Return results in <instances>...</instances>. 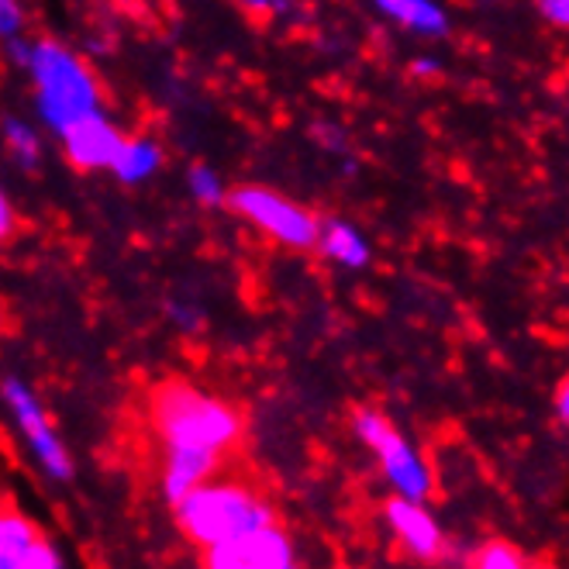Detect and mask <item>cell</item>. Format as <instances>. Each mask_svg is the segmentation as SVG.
Returning <instances> with one entry per match:
<instances>
[{"label": "cell", "instance_id": "cell-9", "mask_svg": "<svg viewBox=\"0 0 569 569\" xmlns=\"http://www.w3.org/2000/svg\"><path fill=\"white\" fill-rule=\"evenodd\" d=\"M4 397H8V405L14 408V415H18V421H21V428L28 435V442H31V449L39 452L46 470L52 477H59V480H70V473H73L70 456H66V449L56 439V431L49 428V421H46V415L39 408V400L31 397L28 387H21L18 380H8L4 383Z\"/></svg>", "mask_w": 569, "mask_h": 569}, {"label": "cell", "instance_id": "cell-10", "mask_svg": "<svg viewBox=\"0 0 569 569\" xmlns=\"http://www.w3.org/2000/svg\"><path fill=\"white\" fill-rule=\"evenodd\" d=\"M387 521L393 528V535L400 539L415 559H439L446 542L439 535V525L428 518V511L421 508V500H408V497H397L387 505Z\"/></svg>", "mask_w": 569, "mask_h": 569}, {"label": "cell", "instance_id": "cell-13", "mask_svg": "<svg viewBox=\"0 0 569 569\" xmlns=\"http://www.w3.org/2000/svg\"><path fill=\"white\" fill-rule=\"evenodd\" d=\"M315 246H321L325 256L339 259V262H346V266H362L366 259H370V252H366V242L356 236V231H352L349 224H342V221H328V224H321Z\"/></svg>", "mask_w": 569, "mask_h": 569}, {"label": "cell", "instance_id": "cell-14", "mask_svg": "<svg viewBox=\"0 0 569 569\" xmlns=\"http://www.w3.org/2000/svg\"><path fill=\"white\" fill-rule=\"evenodd\" d=\"M159 159H162V152H159L149 139H128L111 170H114L124 183H139V180H146V177L156 170Z\"/></svg>", "mask_w": 569, "mask_h": 569}, {"label": "cell", "instance_id": "cell-3", "mask_svg": "<svg viewBox=\"0 0 569 569\" xmlns=\"http://www.w3.org/2000/svg\"><path fill=\"white\" fill-rule=\"evenodd\" d=\"M28 62L39 83V108L56 131L83 114L100 111V83L90 73V66L70 49L46 39L28 56Z\"/></svg>", "mask_w": 569, "mask_h": 569}, {"label": "cell", "instance_id": "cell-12", "mask_svg": "<svg viewBox=\"0 0 569 569\" xmlns=\"http://www.w3.org/2000/svg\"><path fill=\"white\" fill-rule=\"evenodd\" d=\"M377 4L411 31H425V36H442L446 31V14L431 0H377Z\"/></svg>", "mask_w": 569, "mask_h": 569}, {"label": "cell", "instance_id": "cell-17", "mask_svg": "<svg viewBox=\"0 0 569 569\" xmlns=\"http://www.w3.org/2000/svg\"><path fill=\"white\" fill-rule=\"evenodd\" d=\"M190 187L193 193L204 200V204H221V180L208 170V166H193V173H190Z\"/></svg>", "mask_w": 569, "mask_h": 569}, {"label": "cell", "instance_id": "cell-4", "mask_svg": "<svg viewBox=\"0 0 569 569\" xmlns=\"http://www.w3.org/2000/svg\"><path fill=\"white\" fill-rule=\"evenodd\" d=\"M221 200L231 214L246 218L262 236H270L273 242L287 249H315L318 242V228H321L318 214L305 204H297V200H290L280 190L249 183V187L228 190Z\"/></svg>", "mask_w": 569, "mask_h": 569}, {"label": "cell", "instance_id": "cell-1", "mask_svg": "<svg viewBox=\"0 0 569 569\" xmlns=\"http://www.w3.org/2000/svg\"><path fill=\"white\" fill-rule=\"evenodd\" d=\"M146 408L156 439L166 449H197L228 459L246 439L242 408L211 397L180 377L159 380L146 397Z\"/></svg>", "mask_w": 569, "mask_h": 569}, {"label": "cell", "instance_id": "cell-22", "mask_svg": "<svg viewBox=\"0 0 569 569\" xmlns=\"http://www.w3.org/2000/svg\"><path fill=\"white\" fill-rule=\"evenodd\" d=\"M556 411H559V418H562V421L569 418V393H566V380L556 387Z\"/></svg>", "mask_w": 569, "mask_h": 569}, {"label": "cell", "instance_id": "cell-19", "mask_svg": "<svg viewBox=\"0 0 569 569\" xmlns=\"http://www.w3.org/2000/svg\"><path fill=\"white\" fill-rule=\"evenodd\" d=\"M236 4L252 18V21H270L273 18V11L280 8V0H236Z\"/></svg>", "mask_w": 569, "mask_h": 569}, {"label": "cell", "instance_id": "cell-11", "mask_svg": "<svg viewBox=\"0 0 569 569\" xmlns=\"http://www.w3.org/2000/svg\"><path fill=\"white\" fill-rule=\"evenodd\" d=\"M221 466H224V456H214V452L166 449V462H162V493H166V500L177 505L187 490L218 477Z\"/></svg>", "mask_w": 569, "mask_h": 569}, {"label": "cell", "instance_id": "cell-21", "mask_svg": "<svg viewBox=\"0 0 569 569\" xmlns=\"http://www.w3.org/2000/svg\"><path fill=\"white\" fill-rule=\"evenodd\" d=\"M539 8L549 21H556L559 28L569 24V0H539Z\"/></svg>", "mask_w": 569, "mask_h": 569}, {"label": "cell", "instance_id": "cell-15", "mask_svg": "<svg viewBox=\"0 0 569 569\" xmlns=\"http://www.w3.org/2000/svg\"><path fill=\"white\" fill-rule=\"evenodd\" d=\"M466 566H473V569H521V566H531V559L508 539H490L480 549H473V556L466 559Z\"/></svg>", "mask_w": 569, "mask_h": 569}, {"label": "cell", "instance_id": "cell-7", "mask_svg": "<svg viewBox=\"0 0 569 569\" xmlns=\"http://www.w3.org/2000/svg\"><path fill=\"white\" fill-rule=\"evenodd\" d=\"M59 136H62L66 159H70V166L80 173L111 170V166L118 162V156H121V149H124V142H128L100 111L70 121L59 131Z\"/></svg>", "mask_w": 569, "mask_h": 569}, {"label": "cell", "instance_id": "cell-2", "mask_svg": "<svg viewBox=\"0 0 569 569\" xmlns=\"http://www.w3.org/2000/svg\"><path fill=\"white\" fill-rule=\"evenodd\" d=\"M177 525L183 539L197 549H208L259 525H277V511L249 483L211 477L177 500Z\"/></svg>", "mask_w": 569, "mask_h": 569}, {"label": "cell", "instance_id": "cell-18", "mask_svg": "<svg viewBox=\"0 0 569 569\" xmlns=\"http://www.w3.org/2000/svg\"><path fill=\"white\" fill-rule=\"evenodd\" d=\"M21 231V218L14 214V208H11V200L0 193V246L4 242H11L14 236Z\"/></svg>", "mask_w": 569, "mask_h": 569}, {"label": "cell", "instance_id": "cell-6", "mask_svg": "<svg viewBox=\"0 0 569 569\" xmlns=\"http://www.w3.org/2000/svg\"><path fill=\"white\" fill-rule=\"evenodd\" d=\"M200 562L211 569H287L293 566V546L280 525H259L236 539L200 549Z\"/></svg>", "mask_w": 569, "mask_h": 569}, {"label": "cell", "instance_id": "cell-20", "mask_svg": "<svg viewBox=\"0 0 569 569\" xmlns=\"http://www.w3.org/2000/svg\"><path fill=\"white\" fill-rule=\"evenodd\" d=\"M21 28V11L14 0H0V36H11Z\"/></svg>", "mask_w": 569, "mask_h": 569}, {"label": "cell", "instance_id": "cell-5", "mask_svg": "<svg viewBox=\"0 0 569 569\" xmlns=\"http://www.w3.org/2000/svg\"><path fill=\"white\" fill-rule=\"evenodd\" d=\"M356 435L373 449V456L380 459L383 473L400 490V497L425 500L431 493L428 466L411 452V446L405 442V435L393 428V421L387 415H380V411H356Z\"/></svg>", "mask_w": 569, "mask_h": 569}, {"label": "cell", "instance_id": "cell-16", "mask_svg": "<svg viewBox=\"0 0 569 569\" xmlns=\"http://www.w3.org/2000/svg\"><path fill=\"white\" fill-rule=\"evenodd\" d=\"M4 131H8V146L21 159V166H36L39 162V142H36V136H31V131L24 124H18V121H8Z\"/></svg>", "mask_w": 569, "mask_h": 569}, {"label": "cell", "instance_id": "cell-8", "mask_svg": "<svg viewBox=\"0 0 569 569\" xmlns=\"http://www.w3.org/2000/svg\"><path fill=\"white\" fill-rule=\"evenodd\" d=\"M59 556L39 525L24 518L11 500H0V569H56Z\"/></svg>", "mask_w": 569, "mask_h": 569}]
</instances>
